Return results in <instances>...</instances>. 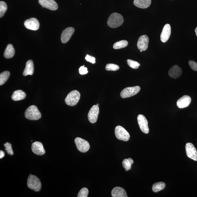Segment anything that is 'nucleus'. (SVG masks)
I'll use <instances>...</instances> for the list:
<instances>
[{
  "instance_id": "2f4dec72",
  "label": "nucleus",
  "mask_w": 197,
  "mask_h": 197,
  "mask_svg": "<svg viewBox=\"0 0 197 197\" xmlns=\"http://www.w3.org/2000/svg\"><path fill=\"white\" fill-rule=\"evenodd\" d=\"M4 145L5 148V150L8 154L11 155H13L14 152L12 148L11 144L10 143L7 142Z\"/></svg>"
},
{
  "instance_id": "2eb2a0df",
  "label": "nucleus",
  "mask_w": 197,
  "mask_h": 197,
  "mask_svg": "<svg viewBox=\"0 0 197 197\" xmlns=\"http://www.w3.org/2000/svg\"><path fill=\"white\" fill-rule=\"evenodd\" d=\"M171 32V27L169 24H167L163 27L160 38L163 43H166L168 40Z\"/></svg>"
},
{
  "instance_id": "c756f323",
  "label": "nucleus",
  "mask_w": 197,
  "mask_h": 197,
  "mask_svg": "<svg viewBox=\"0 0 197 197\" xmlns=\"http://www.w3.org/2000/svg\"><path fill=\"white\" fill-rule=\"evenodd\" d=\"M105 69L108 71H117L119 69V67L116 64H107L105 67Z\"/></svg>"
},
{
  "instance_id": "f704fd0d",
  "label": "nucleus",
  "mask_w": 197,
  "mask_h": 197,
  "mask_svg": "<svg viewBox=\"0 0 197 197\" xmlns=\"http://www.w3.org/2000/svg\"><path fill=\"white\" fill-rule=\"evenodd\" d=\"M189 64L191 69L195 71H197V63L194 61L190 60L189 61Z\"/></svg>"
},
{
  "instance_id": "a211bd4d",
  "label": "nucleus",
  "mask_w": 197,
  "mask_h": 197,
  "mask_svg": "<svg viewBox=\"0 0 197 197\" xmlns=\"http://www.w3.org/2000/svg\"><path fill=\"white\" fill-rule=\"evenodd\" d=\"M182 74V69L179 66L176 65L172 67L169 71L170 77L173 78H179Z\"/></svg>"
},
{
  "instance_id": "412c9836",
  "label": "nucleus",
  "mask_w": 197,
  "mask_h": 197,
  "mask_svg": "<svg viewBox=\"0 0 197 197\" xmlns=\"http://www.w3.org/2000/svg\"><path fill=\"white\" fill-rule=\"evenodd\" d=\"M151 2V0H134L133 3L138 8L146 9L150 6Z\"/></svg>"
},
{
  "instance_id": "c9c22d12",
  "label": "nucleus",
  "mask_w": 197,
  "mask_h": 197,
  "mask_svg": "<svg viewBox=\"0 0 197 197\" xmlns=\"http://www.w3.org/2000/svg\"><path fill=\"white\" fill-rule=\"evenodd\" d=\"M5 156V153L3 151H0V159H2Z\"/></svg>"
},
{
  "instance_id": "f8f14e48",
  "label": "nucleus",
  "mask_w": 197,
  "mask_h": 197,
  "mask_svg": "<svg viewBox=\"0 0 197 197\" xmlns=\"http://www.w3.org/2000/svg\"><path fill=\"white\" fill-rule=\"evenodd\" d=\"M39 3L43 8L55 11L58 9L57 3L54 0H39Z\"/></svg>"
},
{
  "instance_id": "4c0bfd02",
  "label": "nucleus",
  "mask_w": 197,
  "mask_h": 197,
  "mask_svg": "<svg viewBox=\"0 0 197 197\" xmlns=\"http://www.w3.org/2000/svg\"><path fill=\"white\" fill-rule=\"evenodd\" d=\"M97 106H99V105L98 104H97Z\"/></svg>"
},
{
  "instance_id": "6ab92c4d",
  "label": "nucleus",
  "mask_w": 197,
  "mask_h": 197,
  "mask_svg": "<svg viewBox=\"0 0 197 197\" xmlns=\"http://www.w3.org/2000/svg\"><path fill=\"white\" fill-rule=\"evenodd\" d=\"M112 196L113 197H128L125 190L120 187H115L111 191Z\"/></svg>"
},
{
  "instance_id": "aec40b11",
  "label": "nucleus",
  "mask_w": 197,
  "mask_h": 197,
  "mask_svg": "<svg viewBox=\"0 0 197 197\" xmlns=\"http://www.w3.org/2000/svg\"><path fill=\"white\" fill-rule=\"evenodd\" d=\"M34 67L33 61L32 60H29L26 62V67L24 70L23 74L24 76L28 75H32L34 73Z\"/></svg>"
},
{
  "instance_id": "4be33fe9",
  "label": "nucleus",
  "mask_w": 197,
  "mask_h": 197,
  "mask_svg": "<svg viewBox=\"0 0 197 197\" xmlns=\"http://www.w3.org/2000/svg\"><path fill=\"white\" fill-rule=\"evenodd\" d=\"M26 97L25 93L21 90H18L14 91L13 93L11 98L14 101H19L24 99Z\"/></svg>"
},
{
  "instance_id": "20e7f679",
  "label": "nucleus",
  "mask_w": 197,
  "mask_h": 197,
  "mask_svg": "<svg viewBox=\"0 0 197 197\" xmlns=\"http://www.w3.org/2000/svg\"><path fill=\"white\" fill-rule=\"evenodd\" d=\"M28 187L36 192L40 191L41 188V183L38 177L36 176L30 175L27 181Z\"/></svg>"
},
{
  "instance_id": "ddd939ff",
  "label": "nucleus",
  "mask_w": 197,
  "mask_h": 197,
  "mask_svg": "<svg viewBox=\"0 0 197 197\" xmlns=\"http://www.w3.org/2000/svg\"><path fill=\"white\" fill-rule=\"evenodd\" d=\"M149 42V38L148 36L146 35L141 36L138 39L137 44L138 49L142 51L146 50L148 48Z\"/></svg>"
},
{
  "instance_id": "0eeeda50",
  "label": "nucleus",
  "mask_w": 197,
  "mask_h": 197,
  "mask_svg": "<svg viewBox=\"0 0 197 197\" xmlns=\"http://www.w3.org/2000/svg\"><path fill=\"white\" fill-rule=\"evenodd\" d=\"M78 150L82 153H86L90 148V145L88 141L82 138L77 137L74 140Z\"/></svg>"
},
{
  "instance_id": "c85d7f7f",
  "label": "nucleus",
  "mask_w": 197,
  "mask_h": 197,
  "mask_svg": "<svg viewBox=\"0 0 197 197\" xmlns=\"http://www.w3.org/2000/svg\"><path fill=\"white\" fill-rule=\"evenodd\" d=\"M127 63L129 67L134 69H138L140 66V64L138 62L132 60L128 59Z\"/></svg>"
},
{
  "instance_id": "473e14b6",
  "label": "nucleus",
  "mask_w": 197,
  "mask_h": 197,
  "mask_svg": "<svg viewBox=\"0 0 197 197\" xmlns=\"http://www.w3.org/2000/svg\"><path fill=\"white\" fill-rule=\"evenodd\" d=\"M79 73L81 75H84L88 73L87 68L85 67L84 65L81 66L79 69Z\"/></svg>"
},
{
  "instance_id": "9d476101",
  "label": "nucleus",
  "mask_w": 197,
  "mask_h": 197,
  "mask_svg": "<svg viewBox=\"0 0 197 197\" xmlns=\"http://www.w3.org/2000/svg\"><path fill=\"white\" fill-rule=\"evenodd\" d=\"M99 107L97 105H95L91 107L89 111L88 117L89 121L91 123H96L99 113Z\"/></svg>"
},
{
  "instance_id": "423d86ee",
  "label": "nucleus",
  "mask_w": 197,
  "mask_h": 197,
  "mask_svg": "<svg viewBox=\"0 0 197 197\" xmlns=\"http://www.w3.org/2000/svg\"><path fill=\"white\" fill-rule=\"evenodd\" d=\"M140 90V87L138 86L128 87L121 91V96L122 98H128L137 94Z\"/></svg>"
},
{
  "instance_id": "5701e85b",
  "label": "nucleus",
  "mask_w": 197,
  "mask_h": 197,
  "mask_svg": "<svg viewBox=\"0 0 197 197\" xmlns=\"http://www.w3.org/2000/svg\"><path fill=\"white\" fill-rule=\"evenodd\" d=\"M14 54H15V50L13 46L11 44H8L4 51V57L6 59H10L14 56Z\"/></svg>"
},
{
  "instance_id": "f03ea898",
  "label": "nucleus",
  "mask_w": 197,
  "mask_h": 197,
  "mask_svg": "<svg viewBox=\"0 0 197 197\" xmlns=\"http://www.w3.org/2000/svg\"><path fill=\"white\" fill-rule=\"evenodd\" d=\"M25 115L27 119L33 121L38 120L41 117V114L38 108L34 105H31L26 110Z\"/></svg>"
},
{
  "instance_id": "72a5a7b5",
  "label": "nucleus",
  "mask_w": 197,
  "mask_h": 197,
  "mask_svg": "<svg viewBox=\"0 0 197 197\" xmlns=\"http://www.w3.org/2000/svg\"><path fill=\"white\" fill-rule=\"evenodd\" d=\"M85 59L87 61L90 62V63L93 64L96 63V61H95L96 59H95V58L88 55H86V57H85Z\"/></svg>"
},
{
  "instance_id": "6e6552de",
  "label": "nucleus",
  "mask_w": 197,
  "mask_h": 197,
  "mask_svg": "<svg viewBox=\"0 0 197 197\" xmlns=\"http://www.w3.org/2000/svg\"><path fill=\"white\" fill-rule=\"evenodd\" d=\"M186 155L190 159L195 161H197V151L191 143H187L186 146Z\"/></svg>"
},
{
  "instance_id": "dca6fc26",
  "label": "nucleus",
  "mask_w": 197,
  "mask_h": 197,
  "mask_svg": "<svg viewBox=\"0 0 197 197\" xmlns=\"http://www.w3.org/2000/svg\"><path fill=\"white\" fill-rule=\"evenodd\" d=\"M32 152L37 155H43L45 154V151L42 143L39 142L33 143L32 146Z\"/></svg>"
},
{
  "instance_id": "7ed1b4c3",
  "label": "nucleus",
  "mask_w": 197,
  "mask_h": 197,
  "mask_svg": "<svg viewBox=\"0 0 197 197\" xmlns=\"http://www.w3.org/2000/svg\"><path fill=\"white\" fill-rule=\"evenodd\" d=\"M80 94L78 91L73 90L68 94L65 99V102L70 106H73L77 104L79 101Z\"/></svg>"
},
{
  "instance_id": "1a4fd4ad",
  "label": "nucleus",
  "mask_w": 197,
  "mask_h": 197,
  "mask_svg": "<svg viewBox=\"0 0 197 197\" xmlns=\"http://www.w3.org/2000/svg\"><path fill=\"white\" fill-rule=\"evenodd\" d=\"M137 121L141 130L145 134L148 133L149 131L148 123L146 117L141 114L139 115L137 117Z\"/></svg>"
},
{
  "instance_id": "7c9ffc66",
  "label": "nucleus",
  "mask_w": 197,
  "mask_h": 197,
  "mask_svg": "<svg viewBox=\"0 0 197 197\" xmlns=\"http://www.w3.org/2000/svg\"><path fill=\"white\" fill-rule=\"evenodd\" d=\"M88 190L86 188H83L80 190L78 195V197H87L88 194Z\"/></svg>"
},
{
  "instance_id": "cd10ccee",
  "label": "nucleus",
  "mask_w": 197,
  "mask_h": 197,
  "mask_svg": "<svg viewBox=\"0 0 197 197\" xmlns=\"http://www.w3.org/2000/svg\"><path fill=\"white\" fill-rule=\"evenodd\" d=\"M7 10V4L3 1L0 2V17H3Z\"/></svg>"
},
{
  "instance_id": "b1692460",
  "label": "nucleus",
  "mask_w": 197,
  "mask_h": 197,
  "mask_svg": "<svg viewBox=\"0 0 197 197\" xmlns=\"http://www.w3.org/2000/svg\"><path fill=\"white\" fill-rule=\"evenodd\" d=\"M134 163L133 159L130 158L128 159H124L122 162V164L126 171H128L131 169L132 165Z\"/></svg>"
},
{
  "instance_id": "e433bc0d",
  "label": "nucleus",
  "mask_w": 197,
  "mask_h": 197,
  "mask_svg": "<svg viewBox=\"0 0 197 197\" xmlns=\"http://www.w3.org/2000/svg\"><path fill=\"white\" fill-rule=\"evenodd\" d=\"M195 32L196 33V35L197 37V27L196 28L195 30Z\"/></svg>"
},
{
  "instance_id": "f3484780",
  "label": "nucleus",
  "mask_w": 197,
  "mask_h": 197,
  "mask_svg": "<svg viewBox=\"0 0 197 197\" xmlns=\"http://www.w3.org/2000/svg\"><path fill=\"white\" fill-rule=\"evenodd\" d=\"M191 99L188 95H184L177 101V105L180 109L187 107L191 102Z\"/></svg>"
},
{
  "instance_id": "bb28decb",
  "label": "nucleus",
  "mask_w": 197,
  "mask_h": 197,
  "mask_svg": "<svg viewBox=\"0 0 197 197\" xmlns=\"http://www.w3.org/2000/svg\"><path fill=\"white\" fill-rule=\"evenodd\" d=\"M128 42L126 40H121L116 42L114 44L113 48L115 49L124 48L127 46Z\"/></svg>"
},
{
  "instance_id": "39448f33",
  "label": "nucleus",
  "mask_w": 197,
  "mask_h": 197,
  "mask_svg": "<svg viewBox=\"0 0 197 197\" xmlns=\"http://www.w3.org/2000/svg\"><path fill=\"white\" fill-rule=\"evenodd\" d=\"M115 133L116 137L118 140L128 141L130 139L129 133L121 126H118L115 128Z\"/></svg>"
},
{
  "instance_id": "f257e3e1",
  "label": "nucleus",
  "mask_w": 197,
  "mask_h": 197,
  "mask_svg": "<svg viewBox=\"0 0 197 197\" xmlns=\"http://www.w3.org/2000/svg\"><path fill=\"white\" fill-rule=\"evenodd\" d=\"M124 22V19L121 14L114 12L110 16L107 20V25L110 27L115 28L121 26Z\"/></svg>"
},
{
  "instance_id": "393cba45",
  "label": "nucleus",
  "mask_w": 197,
  "mask_h": 197,
  "mask_svg": "<svg viewBox=\"0 0 197 197\" xmlns=\"http://www.w3.org/2000/svg\"><path fill=\"white\" fill-rule=\"evenodd\" d=\"M165 184L164 182H157L153 184L152 190L154 192H157L164 189L165 187Z\"/></svg>"
},
{
  "instance_id": "a878e982",
  "label": "nucleus",
  "mask_w": 197,
  "mask_h": 197,
  "mask_svg": "<svg viewBox=\"0 0 197 197\" xmlns=\"http://www.w3.org/2000/svg\"><path fill=\"white\" fill-rule=\"evenodd\" d=\"M10 75V72L8 71H4L0 74V85H3L7 81Z\"/></svg>"
},
{
  "instance_id": "9b49d317",
  "label": "nucleus",
  "mask_w": 197,
  "mask_h": 197,
  "mask_svg": "<svg viewBox=\"0 0 197 197\" xmlns=\"http://www.w3.org/2000/svg\"><path fill=\"white\" fill-rule=\"evenodd\" d=\"M24 26L28 29L37 30L38 29L39 24L38 20L37 19L32 18L25 21Z\"/></svg>"
},
{
  "instance_id": "4468645a",
  "label": "nucleus",
  "mask_w": 197,
  "mask_h": 197,
  "mask_svg": "<svg viewBox=\"0 0 197 197\" xmlns=\"http://www.w3.org/2000/svg\"><path fill=\"white\" fill-rule=\"evenodd\" d=\"M74 32V29L72 27H68L65 29L62 32L61 40V42L65 43L69 41Z\"/></svg>"
}]
</instances>
